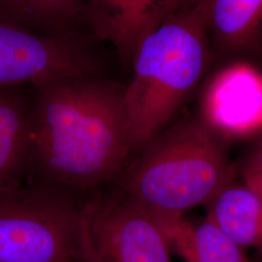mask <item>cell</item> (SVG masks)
<instances>
[{
    "label": "cell",
    "instance_id": "1",
    "mask_svg": "<svg viewBox=\"0 0 262 262\" xmlns=\"http://www.w3.org/2000/svg\"><path fill=\"white\" fill-rule=\"evenodd\" d=\"M28 174L71 193L119 178L132 156L124 85L72 76L35 86Z\"/></svg>",
    "mask_w": 262,
    "mask_h": 262
},
{
    "label": "cell",
    "instance_id": "2",
    "mask_svg": "<svg viewBox=\"0 0 262 262\" xmlns=\"http://www.w3.org/2000/svg\"><path fill=\"white\" fill-rule=\"evenodd\" d=\"M136 156L118 188L155 220L208 204L236 175L225 141L198 117L166 127Z\"/></svg>",
    "mask_w": 262,
    "mask_h": 262
},
{
    "label": "cell",
    "instance_id": "3",
    "mask_svg": "<svg viewBox=\"0 0 262 262\" xmlns=\"http://www.w3.org/2000/svg\"><path fill=\"white\" fill-rule=\"evenodd\" d=\"M124 85L132 156L164 130L211 72L200 19L191 5L178 10L141 41Z\"/></svg>",
    "mask_w": 262,
    "mask_h": 262
},
{
    "label": "cell",
    "instance_id": "4",
    "mask_svg": "<svg viewBox=\"0 0 262 262\" xmlns=\"http://www.w3.org/2000/svg\"><path fill=\"white\" fill-rule=\"evenodd\" d=\"M82 204L43 186L1 190L0 262H86Z\"/></svg>",
    "mask_w": 262,
    "mask_h": 262
},
{
    "label": "cell",
    "instance_id": "5",
    "mask_svg": "<svg viewBox=\"0 0 262 262\" xmlns=\"http://www.w3.org/2000/svg\"><path fill=\"white\" fill-rule=\"evenodd\" d=\"M81 224L86 262H172L159 225L119 188L84 202Z\"/></svg>",
    "mask_w": 262,
    "mask_h": 262
},
{
    "label": "cell",
    "instance_id": "6",
    "mask_svg": "<svg viewBox=\"0 0 262 262\" xmlns=\"http://www.w3.org/2000/svg\"><path fill=\"white\" fill-rule=\"evenodd\" d=\"M93 72L92 61L72 38L41 33L0 14V90Z\"/></svg>",
    "mask_w": 262,
    "mask_h": 262
},
{
    "label": "cell",
    "instance_id": "7",
    "mask_svg": "<svg viewBox=\"0 0 262 262\" xmlns=\"http://www.w3.org/2000/svg\"><path fill=\"white\" fill-rule=\"evenodd\" d=\"M198 118L223 140L262 133V73L235 63L210 72L204 81Z\"/></svg>",
    "mask_w": 262,
    "mask_h": 262
},
{
    "label": "cell",
    "instance_id": "8",
    "mask_svg": "<svg viewBox=\"0 0 262 262\" xmlns=\"http://www.w3.org/2000/svg\"><path fill=\"white\" fill-rule=\"evenodd\" d=\"M211 59V71L253 64L262 55V0H192Z\"/></svg>",
    "mask_w": 262,
    "mask_h": 262
},
{
    "label": "cell",
    "instance_id": "9",
    "mask_svg": "<svg viewBox=\"0 0 262 262\" xmlns=\"http://www.w3.org/2000/svg\"><path fill=\"white\" fill-rule=\"evenodd\" d=\"M191 0H84L83 16L96 37L131 61L141 41Z\"/></svg>",
    "mask_w": 262,
    "mask_h": 262
},
{
    "label": "cell",
    "instance_id": "10",
    "mask_svg": "<svg viewBox=\"0 0 262 262\" xmlns=\"http://www.w3.org/2000/svg\"><path fill=\"white\" fill-rule=\"evenodd\" d=\"M13 89L0 90V191L23 187L29 164L31 107Z\"/></svg>",
    "mask_w": 262,
    "mask_h": 262
},
{
    "label": "cell",
    "instance_id": "11",
    "mask_svg": "<svg viewBox=\"0 0 262 262\" xmlns=\"http://www.w3.org/2000/svg\"><path fill=\"white\" fill-rule=\"evenodd\" d=\"M211 224L241 247L262 248V197L247 185L230 184L208 203Z\"/></svg>",
    "mask_w": 262,
    "mask_h": 262
},
{
    "label": "cell",
    "instance_id": "12",
    "mask_svg": "<svg viewBox=\"0 0 262 262\" xmlns=\"http://www.w3.org/2000/svg\"><path fill=\"white\" fill-rule=\"evenodd\" d=\"M83 6L84 0H0V14L35 30L68 36Z\"/></svg>",
    "mask_w": 262,
    "mask_h": 262
},
{
    "label": "cell",
    "instance_id": "13",
    "mask_svg": "<svg viewBox=\"0 0 262 262\" xmlns=\"http://www.w3.org/2000/svg\"><path fill=\"white\" fill-rule=\"evenodd\" d=\"M195 262H253L209 221L195 227Z\"/></svg>",
    "mask_w": 262,
    "mask_h": 262
},
{
    "label": "cell",
    "instance_id": "14",
    "mask_svg": "<svg viewBox=\"0 0 262 262\" xmlns=\"http://www.w3.org/2000/svg\"><path fill=\"white\" fill-rule=\"evenodd\" d=\"M248 173H262V142L253 150L245 164L243 174Z\"/></svg>",
    "mask_w": 262,
    "mask_h": 262
},
{
    "label": "cell",
    "instance_id": "15",
    "mask_svg": "<svg viewBox=\"0 0 262 262\" xmlns=\"http://www.w3.org/2000/svg\"><path fill=\"white\" fill-rule=\"evenodd\" d=\"M245 185L251 187L262 197V173L243 174Z\"/></svg>",
    "mask_w": 262,
    "mask_h": 262
},
{
    "label": "cell",
    "instance_id": "16",
    "mask_svg": "<svg viewBox=\"0 0 262 262\" xmlns=\"http://www.w3.org/2000/svg\"><path fill=\"white\" fill-rule=\"evenodd\" d=\"M252 66H254L255 68H257L262 73V55L257 58V60Z\"/></svg>",
    "mask_w": 262,
    "mask_h": 262
},
{
    "label": "cell",
    "instance_id": "17",
    "mask_svg": "<svg viewBox=\"0 0 262 262\" xmlns=\"http://www.w3.org/2000/svg\"><path fill=\"white\" fill-rule=\"evenodd\" d=\"M258 250H259V253H260V257H259V260H258V262H262V248L258 249Z\"/></svg>",
    "mask_w": 262,
    "mask_h": 262
}]
</instances>
